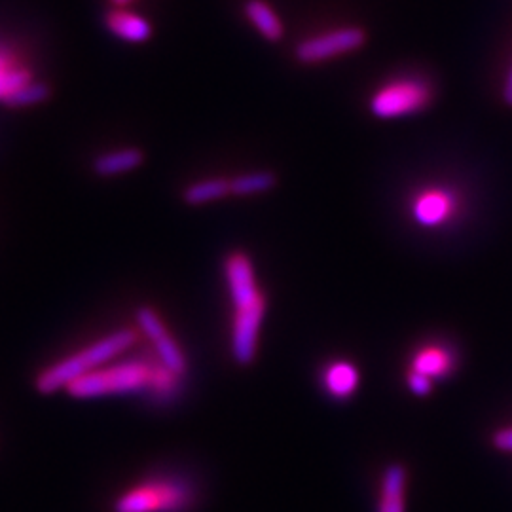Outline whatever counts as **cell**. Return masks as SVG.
<instances>
[{"instance_id": "6da1fadb", "label": "cell", "mask_w": 512, "mask_h": 512, "mask_svg": "<svg viewBox=\"0 0 512 512\" xmlns=\"http://www.w3.org/2000/svg\"><path fill=\"white\" fill-rule=\"evenodd\" d=\"M181 380L183 376L160 359H128L101 366L92 374L74 380L67 393L76 399L143 393L156 401H171L181 389Z\"/></svg>"}, {"instance_id": "7a4b0ae2", "label": "cell", "mask_w": 512, "mask_h": 512, "mask_svg": "<svg viewBox=\"0 0 512 512\" xmlns=\"http://www.w3.org/2000/svg\"><path fill=\"white\" fill-rule=\"evenodd\" d=\"M224 275L234 304L232 353L239 365H251L258 349L266 300L256 285L255 266L245 253H232L226 258Z\"/></svg>"}, {"instance_id": "3957f363", "label": "cell", "mask_w": 512, "mask_h": 512, "mask_svg": "<svg viewBox=\"0 0 512 512\" xmlns=\"http://www.w3.org/2000/svg\"><path fill=\"white\" fill-rule=\"evenodd\" d=\"M137 342V332L131 329H120L109 336L90 344L88 348L80 349L73 355L61 359L59 363L48 366L37 376L38 391L42 395H52L61 389H67L74 380L84 378L107 365L112 359L120 357Z\"/></svg>"}, {"instance_id": "277c9868", "label": "cell", "mask_w": 512, "mask_h": 512, "mask_svg": "<svg viewBox=\"0 0 512 512\" xmlns=\"http://www.w3.org/2000/svg\"><path fill=\"white\" fill-rule=\"evenodd\" d=\"M192 486L181 478L145 480L120 495L114 512H184L194 503Z\"/></svg>"}, {"instance_id": "5b68a950", "label": "cell", "mask_w": 512, "mask_h": 512, "mask_svg": "<svg viewBox=\"0 0 512 512\" xmlns=\"http://www.w3.org/2000/svg\"><path fill=\"white\" fill-rule=\"evenodd\" d=\"M431 86L418 76L385 82L370 97V112L380 120H395L416 114L431 103Z\"/></svg>"}, {"instance_id": "8992f818", "label": "cell", "mask_w": 512, "mask_h": 512, "mask_svg": "<svg viewBox=\"0 0 512 512\" xmlns=\"http://www.w3.org/2000/svg\"><path fill=\"white\" fill-rule=\"evenodd\" d=\"M365 44V33L359 27H342L306 38L296 46V57L302 63H321L338 55L359 50Z\"/></svg>"}, {"instance_id": "52a82bcc", "label": "cell", "mask_w": 512, "mask_h": 512, "mask_svg": "<svg viewBox=\"0 0 512 512\" xmlns=\"http://www.w3.org/2000/svg\"><path fill=\"white\" fill-rule=\"evenodd\" d=\"M458 194L448 186H427L414 194L410 213L421 228H439L456 217Z\"/></svg>"}, {"instance_id": "ba28073f", "label": "cell", "mask_w": 512, "mask_h": 512, "mask_svg": "<svg viewBox=\"0 0 512 512\" xmlns=\"http://www.w3.org/2000/svg\"><path fill=\"white\" fill-rule=\"evenodd\" d=\"M137 323L139 329L143 330L156 349V357L169 366L179 376H184L188 370V363L184 357L183 349L177 344V340L169 334V330L160 319V315L152 308H141L137 310Z\"/></svg>"}, {"instance_id": "9c48e42d", "label": "cell", "mask_w": 512, "mask_h": 512, "mask_svg": "<svg viewBox=\"0 0 512 512\" xmlns=\"http://www.w3.org/2000/svg\"><path fill=\"white\" fill-rule=\"evenodd\" d=\"M105 23L116 37L131 44H143L152 37V27L147 19L128 12L124 8H116L109 12L105 16Z\"/></svg>"}, {"instance_id": "30bf717a", "label": "cell", "mask_w": 512, "mask_h": 512, "mask_svg": "<svg viewBox=\"0 0 512 512\" xmlns=\"http://www.w3.org/2000/svg\"><path fill=\"white\" fill-rule=\"evenodd\" d=\"M456 365V355L454 351L446 346L431 344L421 348L412 361V370L420 372L423 376L435 380L446 376Z\"/></svg>"}, {"instance_id": "8fae6325", "label": "cell", "mask_w": 512, "mask_h": 512, "mask_svg": "<svg viewBox=\"0 0 512 512\" xmlns=\"http://www.w3.org/2000/svg\"><path fill=\"white\" fill-rule=\"evenodd\" d=\"M33 80V74L25 65H21L14 55L0 48V103L6 105L12 95H16Z\"/></svg>"}, {"instance_id": "7c38bea8", "label": "cell", "mask_w": 512, "mask_h": 512, "mask_svg": "<svg viewBox=\"0 0 512 512\" xmlns=\"http://www.w3.org/2000/svg\"><path fill=\"white\" fill-rule=\"evenodd\" d=\"M404 494H406V469L399 463H393L385 469L382 476V494L378 501V512H404Z\"/></svg>"}, {"instance_id": "4fadbf2b", "label": "cell", "mask_w": 512, "mask_h": 512, "mask_svg": "<svg viewBox=\"0 0 512 512\" xmlns=\"http://www.w3.org/2000/svg\"><path fill=\"white\" fill-rule=\"evenodd\" d=\"M323 385L334 399H346L359 385V370L348 361H334L325 370Z\"/></svg>"}, {"instance_id": "5bb4252c", "label": "cell", "mask_w": 512, "mask_h": 512, "mask_svg": "<svg viewBox=\"0 0 512 512\" xmlns=\"http://www.w3.org/2000/svg\"><path fill=\"white\" fill-rule=\"evenodd\" d=\"M245 16L255 25L256 31L270 40L277 42L283 38V23L275 14L274 8L264 0H247L245 4Z\"/></svg>"}, {"instance_id": "9a60e30c", "label": "cell", "mask_w": 512, "mask_h": 512, "mask_svg": "<svg viewBox=\"0 0 512 512\" xmlns=\"http://www.w3.org/2000/svg\"><path fill=\"white\" fill-rule=\"evenodd\" d=\"M145 156L139 148H122V150H114L101 154L99 158H95L93 162V171L101 177H114L120 173L131 171L135 167L143 164Z\"/></svg>"}, {"instance_id": "2e32d148", "label": "cell", "mask_w": 512, "mask_h": 512, "mask_svg": "<svg viewBox=\"0 0 512 512\" xmlns=\"http://www.w3.org/2000/svg\"><path fill=\"white\" fill-rule=\"evenodd\" d=\"M228 194H232L230 192V179L217 177V179H205V181L190 184L183 192V200L188 205H202V203L222 200Z\"/></svg>"}, {"instance_id": "e0dca14e", "label": "cell", "mask_w": 512, "mask_h": 512, "mask_svg": "<svg viewBox=\"0 0 512 512\" xmlns=\"http://www.w3.org/2000/svg\"><path fill=\"white\" fill-rule=\"evenodd\" d=\"M274 184L275 177L270 171H253L230 179V192L232 196H253L268 192L270 188H274Z\"/></svg>"}, {"instance_id": "ac0fdd59", "label": "cell", "mask_w": 512, "mask_h": 512, "mask_svg": "<svg viewBox=\"0 0 512 512\" xmlns=\"http://www.w3.org/2000/svg\"><path fill=\"white\" fill-rule=\"evenodd\" d=\"M48 97H50V88L44 82L33 80L25 88H21L16 95H12V99L6 105L8 107H33V105L46 101Z\"/></svg>"}, {"instance_id": "d6986e66", "label": "cell", "mask_w": 512, "mask_h": 512, "mask_svg": "<svg viewBox=\"0 0 512 512\" xmlns=\"http://www.w3.org/2000/svg\"><path fill=\"white\" fill-rule=\"evenodd\" d=\"M408 387H410V391L414 393V395H429L431 393V389H433V380L431 378H427V376H423L420 372H410L408 374Z\"/></svg>"}, {"instance_id": "ffe728a7", "label": "cell", "mask_w": 512, "mask_h": 512, "mask_svg": "<svg viewBox=\"0 0 512 512\" xmlns=\"http://www.w3.org/2000/svg\"><path fill=\"white\" fill-rule=\"evenodd\" d=\"M494 444L503 452H512V427H505L495 433Z\"/></svg>"}, {"instance_id": "44dd1931", "label": "cell", "mask_w": 512, "mask_h": 512, "mask_svg": "<svg viewBox=\"0 0 512 512\" xmlns=\"http://www.w3.org/2000/svg\"><path fill=\"white\" fill-rule=\"evenodd\" d=\"M503 99L507 105L512 107V65L509 67V73H507L505 84H503Z\"/></svg>"}, {"instance_id": "7402d4cb", "label": "cell", "mask_w": 512, "mask_h": 512, "mask_svg": "<svg viewBox=\"0 0 512 512\" xmlns=\"http://www.w3.org/2000/svg\"><path fill=\"white\" fill-rule=\"evenodd\" d=\"M116 8H124L126 4H129V2H133V0H110Z\"/></svg>"}]
</instances>
